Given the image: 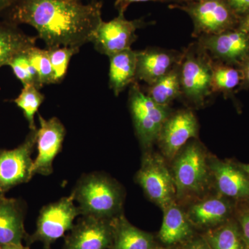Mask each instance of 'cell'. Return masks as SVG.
<instances>
[{
	"instance_id": "41",
	"label": "cell",
	"mask_w": 249,
	"mask_h": 249,
	"mask_svg": "<svg viewBox=\"0 0 249 249\" xmlns=\"http://www.w3.org/2000/svg\"><path fill=\"white\" fill-rule=\"evenodd\" d=\"M178 249H184V248H183L182 246H179V247H178Z\"/></svg>"
},
{
	"instance_id": "38",
	"label": "cell",
	"mask_w": 249,
	"mask_h": 249,
	"mask_svg": "<svg viewBox=\"0 0 249 249\" xmlns=\"http://www.w3.org/2000/svg\"><path fill=\"white\" fill-rule=\"evenodd\" d=\"M239 165H240L241 168H242L245 172H247V173L249 174V163H239Z\"/></svg>"
},
{
	"instance_id": "37",
	"label": "cell",
	"mask_w": 249,
	"mask_h": 249,
	"mask_svg": "<svg viewBox=\"0 0 249 249\" xmlns=\"http://www.w3.org/2000/svg\"><path fill=\"white\" fill-rule=\"evenodd\" d=\"M3 249H29V247H25L23 245H2Z\"/></svg>"
},
{
	"instance_id": "22",
	"label": "cell",
	"mask_w": 249,
	"mask_h": 249,
	"mask_svg": "<svg viewBox=\"0 0 249 249\" xmlns=\"http://www.w3.org/2000/svg\"><path fill=\"white\" fill-rule=\"evenodd\" d=\"M36 37L24 34L9 22H0V67L8 66L16 55L35 47Z\"/></svg>"
},
{
	"instance_id": "29",
	"label": "cell",
	"mask_w": 249,
	"mask_h": 249,
	"mask_svg": "<svg viewBox=\"0 0 249 249\" xmlns=\"http://www.w3.org/2000/svg\"><path fill=\"white\" fill-rule=\"evenodd\" d=\"M8 66L11 67L15 76L22 83L23 86L34 85L39 89L42 88L38 75L28 58L27 52L16 55Z\"/></svg>"
},
{
	"instance_id": "23",
	"label": "cell",
	"mask_w": 249,
	"mask_h": 249,
	"mask_svg": "<svg viewBox=\"0 0 249 249\" xmlns=\"http://www.w3.org/2000/svg\"><path fill=\"white\" fill-rule=\"evenodd\" d=\"M201 234L212 249H247L240 224L234 218Z\"/></svg>"
},
{
	"instance_id": "34",
	"label": "cell",
	"mask_w": 249,
	"mask_h": 249,
	"mask_svg": "<svg viewBox=\"0 0 249 249\" xmlns=\"http://www.w3.org/2000/svg\"><path fill=\"white\" fill-rule=\"evenodd\" d=\"M161 1V2H164V1H176L175 0H116L115 1V7L119 11V14H124V11L127 10L129 5L134 2H141V1Z\"/></svg>"
},
{
	"instance_id": "36",
	"label": "cell",
	"mask_w": 249,
	"mask_h": 249,
	"mask_svg": "<svg viewBox=\"0 0 249 249\" xmlns=\"http://www.w3.org/2000/svg\"><path fill=\"white\" fill-rule=\"evenodd\" d=\"M15 0H0V14L10 9Z\"/></svg>"
},
{
	"instance_id": "10",
	"label": "cell",
	"mask_w": 249,
	"mask_h": 249,
	"mask_svg": "<svg viewBox=\"0 0 249 249\" xmlns=\"http://www.w3.org/2000/svg\"><path fill=\"white\" fill-rule=\"evenodd\" d=\"M199 127L191 109L172 111L160 129L157 142L163 157L173 160L191 139H197Z\"/></svg>"
},
{
	"instance_id": "35",
	"label": "cell",
	"mask_w": 249,
	"mask_h": 249,
	"mask_svg": "<svg viewBox=\"0 0 249 249\" xmlns=\"http://www.w3.org/2000/svg\"><path fill=\"white\" fill-rule=\"evenodd\" d=\"M237 29L249 34V14L240 18Z\"/></svg>"
},
{
	"instance_id": "16",
	"label": "cell",
	"mask_w": 249,
	"mask_h": 249,
	"mask_svg": "<svg viewBox=\"0 0 249 249\" xmlns=\"http://www.w3.org/2000/svg\"><path fill=\"white\" fill-rule=\"evenodd\" d=\"M235 204V201L217 195L196 201L186 213L196 230L204 232L231 219Z\"/></svg>"
},
{
	"instance_id": "43",
	"label": "cell",
	"mask_w": 249,
	"mask_h": 249,
	"mask_svg": "<svg viewBox=\"0 0 249 249\" xmlns=\"http://www.w3.org/2000/svg\"><path fill=\"white\" fill-rule=\"evenodd\" d=\"M175 1H178V3H181V0H175Z\"/></svg>"
},
{
	"instance_id": "21",
	"label": "cell",
	"mask_w": 249,
	"mask_h": 249,
	"mask_svg": "<svg viewBox=\"0 0 249 249\" xmlns=\"http://www.w3.org/2000/svg\"><path fill=\"white\" fill-rule=\"evenodd\" d=\"M109 88L115 96L136 81L137 51L129 49L109 57Z\"/></svg>"
},
{
	"instance_id": "13",
	"label": "cell",
	"mask_w": 249,
	"mask_h": 249,
	"mask_svg": "<svg viewBox=\"0 0 249 249\" xmlns=\"http://www.w3.org/2000/svg\"><path fill=\"white\" fill-rule=\"evenodd\" d=\"M40 127L37 129V155L34 160L31 174L48 176L53 173V162L61 151L66 135V129L57 117L45 119L38 116Z\"/></svg>"
},
{
	"instance_id": "26",
	"label": "cell",
	"mask_w": 249,
	"mask_h": 249,
	"mask_svg": "<svg viewBox=\"0 0 249 249\" xmlns=\"http://www.w3.org/2000/svg\"><path fill=\"white\" fill-rule=\"evenodd\" d=\"M44 101L45 96L40 92V89L31 85L23 86L19 96L14 99V102L16 106L22 109L30 129H37L35 115Z\"/></svg>"
},
{
	"instance_id": "31",
	"label": "cell",
	"mask_w": 249,
	"mask_h": 249,
	"mask_svg": "<svg viewBox=\"0 0 249 249\" xmlns=\"http://www.w3.org/2000/svg\"><path fill=\"white\" fill-rule=\"evenodd\" d=\"M242 74V80L240 87L237 90V93L244 90L249 89V55L238 66Z\"/></svg>"
},
{
	"instance_id": "33",
	"label": "cell",
	"mask_w": 249,
	"mask_h": 249,
	"mask_svg": "<svg viewBox=\"0 0 249 249\" xmlns=\"http://www.w3.org/2000/svg\"><path fill=\"white\" fill-rule=\"evenodd\" d=\"M231 9L239 17L249 14V0H227Z\"/></svg>"
},
{
	"instance_id": "19",
	"label": "cell",
	"mask_w": 249,
	"mask_h": 249,
	"mask_svg": "<svg viewBox=\"0 0 249 249\" xmlns=\"http://www.w3.org/2000/svg\"><path fill=\"white\" fill-rule=\"evenodd\" d=\"M161 227L157 235L160 245L175 247L182 246L196 235V229L192 225L183 211L176 201L163 209Z\"/></svg>"
},
{
	"instance_id": "39",
	"label": "cell",
	"mask_w": 249,
	"mask_h": 249,
	"mask_svg": "<svg viewBox=\"0 0 249 249\" xmlns=\"http://www.w3.org/2000/svg\"><path fill=\"white\" fill-rule=\"evenodd\" d=\"M178 247H164V246L160 245L159 247H157V248L155 249H178Z\"/></svg>"
},
{
	"instance_id": "44",
	"label": "cell",
	"mask_w": 249,
	"mask_h": 249,
	"mask_svg": "<svg viewBox=\"0 0 249 249\" xmlns=\"http://www.w3.org/2000/svg\"><path fill=\"white\" fill-rule=\"evenodd\" d=\"M0 249H2V247H1V245H0Z\"/></svg>"
},
{
	"instance_id": "14",
	"label": "cell",
	"mask_w": 249,
	"mask_h": 249,
	"mask_svg": "<svg viewBox=\"0 0 249 249\" xmlns=\"http://www.w3.org/2000/svg\"><path fill=\"white\" fill-rule=\"evenodd\" d=\"M209 164L217 195L235 202H249V175L239 163L210 157Z\"/></svg>"
},
{
	"instance_id": "18",
	"label": "cell",
	"mask_w": 249,
	"mask_h": 249,
	"mask_svg": "<svg viewBox=\"0 0 249 249\" xmlns=\"http://www.w3.org/2000/svg\"><path fill=\"white\" fill-rule=\"evenodd\" d=\"M25 204L0 194V245H22L29 234L24 228Z\"/></svg>"
},
{
	"instance_id": "12",
	"label": "cell",
	"mask_w": 249,
	"mask_h": 249,
	"mask_svg": "<svg viewBox=\"0 0 249 249\" xmlns=\"http://www.w3.org/2000/svg\"><path fill=\"white\" fill-rule=\"evenodd\" d=\"M197 42L214 61L238 67L249 55V34L235 29L214 35L201 36Z\"/></svg>"
},
{
	"instance_id": "5",
	"label": "cell",
	"mask_w": 249,
	"mask_h": 249,
	"mask_svg": "<svg viewBox=\"0 0 249 249\" xmlns=\"http://www.w3.org/2000/svg\"><path fill=\"white\" fill-rule=\"evenodd\" d=\"M128 105L141 146L143 152L152 150L165 121L173 111L171 108L152 101L137 81L129 86Z\"/></svg>"
},
{
	"instance_id": "28",
	"label": "cell",
	"mask_w": 249,
	"mask_h": 249,
	"mask_svg": "<svg viewBox=\"0 0 249 249\" xmlns=\"http://www.w3.org/2000/svg\"><path fill=\"white\" fill-rule=\"evenodd\" d=\"M27 56L38 75L42 87L54 84L53 69L47 49L37 48L35 46L27 52Z\"/></svg>"
},
{
	"instance_id": "24",
	"label": "cell",
	"mask_w": 249,
	"mask_h": 249,
	"mask_svg": "<svg viewBox=\"0 0 249 249\" xmlns=\"http://www.w3.org/2000/svg\"><path fill=\"white\" fill-rule=\"evenodd\" d=\"M178 66L168 74L157 80L153 84L147 85L143 91L152 101L163 106H170V104L178 98H181Z\"/></svg>"
},
{
	"instance_id": "42",
	"label": "cell",
	"mask_w": 249,
	"mask_h": 249,
	"mask_svg": "<svg viewBox=\"0 0 249 249\" xmlns=\"http://www.w3.org/2000/svg\"><path fill=\"white\" fill-rule=\"evenodd\" d=\"M73 1H81L82 0H73ZM96 1V0H91V1Z\"/></svg>"
},
{
	"instance_id": "8",
	"label": "cell",
	"mask_w": 249,
	"mask_h": 249,
	"mask_svg": "<svg viewBox=\"0 0 249 249\" xmlns=\"http://www.w3.org/2000/svg\"><path fill=\"white\" fill-rule=\"evenodd\" d=\"M135 178L148 199L162 210L176 199L171 169L163 156L152 150L144 152L142 165Z\"/></svg>"
},
{
	"instance_id": "6",
	"label": "cell",
	"mask_w": 249,
	"mask_h": 249,
	"mask_svg": "<svg viewBox=\"0 0 249 249\" xmlns=\"http://www.w3.org/2000/svg\"><path fill=\"white\" fill-rule=\"evenodd\" d=\"M169 7L189 15L194 25L193 37L196 38L237 29L240 22V18L227 0H199L172 4Z\"/></svg>"
},
{
	"instance_id": "9",
	"label": "cell",
	"mask_w": 249,
	"mask_h": 249,
	"mask_svg": "<svg viewBox=\"0 0 249 249\" xmlns=\"http://www.w3.org/2000/svg\"><path fill=\"white\" fill-rule=\"evenodd\" d=\"M37 129H30L25 140L12 150H0V194L15 186L29 182L34 160L31 158L37 143Z\"/></svg>"
},
{
	"instance_id": "27",
	"label": "cell",
	"mask_w": 249,
	"mask_h": 249,
	"mask_svg": "<svg viewBox=\"0 0 249 249\" xmlns=\"http://www.w3.org/2000/svg\"><path fill=\"white\" fill-rule=\"evenodd\" d=\"M47 49L53 69L54 84L61 83L66 75L69 64L72 56L78 53L80 49L70 47H58Z\"/></svg>"
},
{
	"instance_id": "15",
	"label": "cell",
	"mask_w": 249,
	"mask_h": 249,
	"mask_svg": "<svg viewBox=\"0 0 249 249\" xmlns=\"http://www.w3.org/2000/svg\"><path fill=\"white\" fill-rule=\"evenodd\" d=\"M111 219L83 216L69 231L63 249H109L112 239Z\"/></svg>"
},
{
	"instance_id": "4",
	"label": "cell",
	"mask_w": 249,
	"mask_h": 249,
	"mask_svg": "<svg viewBox=\"0 0 249 249\" xmlns=\"http://www.w3.org/2000/svg\"><path fill=\"white\" fill-rule=\"evenodd\" d=\"M213 62L206 49L196 41L182 51L178 66L181 98L192 107H204L214 95Z\"/></svg>"
},
{
	"instance_id": "30",
	"label": "cell",
	"mask_w": 249,
	"mask_h": 249,
	"mask_svg": "<svg viewBox=\"0 0 249 249\" xmlns=\"http://www.w3.org/2000/svg\"><path fill=\"white\" fill-rule=\"evenodd\" d=\"M236 219L240 224L247 249H249V210L241 211Z\"/></svg>"
},
{
	"instance_id": "17",
	"label": "cell",
	"mask_w": 249,
	"mask_h": 249,
	"mask_svg": "<svg viewBox=\"0 0 249 249\" xmlns=\"http://www.w3.org/2000/svg\"><path fill=\"white\" fill-rule=\"evenodd\" d=\"M181 57L182 52L158 47L137 51L136 81L153 84L178 67Z\"/></svg>"
},
{
	"instance_id": "40",
	"label": "cell",
	"mask_w": 249,
	"mask_h": 249,
	"mask_svg": "<svg viewBox=\"0 0 249 249\" xmlns=\"http://www.w3.org/2000/svg\"><path fill=\"white\" fill-rule=\"evenodd\" d=\"M199 1V0H181V3L188 2V1Z\"/></svg>"
},
{
	"instance_id": "7",
	"label": "cell",
	"mask_w": 249,
	"mask_h": 249,
	"mask_svg": "<svg viewBox=\"0 0 249 249\" xmlns=\"http://www.w3.org/2000/svg\"><path fill=\"white\" fill-rule=\"evenodd\" d=\"M79 215L80 211L75 204L72 193L43 206L37 218L35 232L26 240L27 245L38 242L45 249H52V244L71 230L75 219Z\"/></svg>"
},
{
	"instance_id": "32",
	"label": "cell",
	"mask_w": 249,
	"mask_h": 249,
	"mask_svg": "<svg viewBox=\"0 0 249 249\" xmlns=\"http://www.w3.org/2000/svg\"><path fill=\"white\" fill-rule=\"evenodd\" d=\"M182 247L184 249H212L204 236L199 233H196Z\"/></svg>"
},
{
	"instance_id": "1",
	"label": "cell",
	"mask_w": 249,
	"mask_h": 249,
	"mask_svg": "<svg viewBox=\"0 0 249 249\" xmlns=\"http://www.w3.org/2000/svg\"><path fill=\"white\" fill-rule=\"evenodd\" d=\"M102 6L96 0L86 4L73 0H15L6 11L8 22L34 27L47 48L80 49L92 41L103 21Z\"/></svg>"
},
{
	"instance_id": "20",
	"label": "cell",
	"mask_w": 249,
	"mask_h": 249,
	"mask_svg": "<svg viewBox=\"0 0 249 249\" xmlns=\"http://www.w3.org/2000/svg\"><path fill=\"white\" fill-rule=\"evenodd\" d=\"M112 239L108 249H155L160 246L155 236L134 227L124 214L111 219Z\"/></svg>"
},
{
	"instance_id": "2",
	"label": "cell",
	"mask_w": 249,
	"mask_h": 249,
	"mask_svg": "<svg viewBox=\"0 0 249 249\" xmlns=\"http://www.w3.org/2000/svg\"><path fill=\"white\" fill-rule=\"evenodd\" d=\"M82 216L111 219L122 214L124 201L123 188L105 174L83 175L72 191Z\"/></svg>"
},
{
	"instance_id": "11",
	"label": "cell",
	"mask_w": 249,
	"mask_h": 249,
	"mask_svg": "<svg viewBox=\"0 0 249 249\" xmlns=\"http://www.w3.org/2000/svg\"><path fill=\"white\" fill-rule=\"evenodd\" d=\"M145 24L142 19L128 20L124 18V14H119L117 17L109 22H101L91 42L98 52L111 56L131 49L137 39L136 31Z\"/></svg>"
},
{
	"instance_id": "3",
	"label": "cell",
	"mask_w": 249,
	"mask_h": 249,
	"mask_svg": "<svg viewBox=\"0 0 249 249\" xmlns=\"http://www.w3.org/2000/svg\"><path fill=\"white\" fill-rule=\"evenodd\" d=\"M209 159L204 145L196 139L178 152L171 168L176 199L199 197L206 191L212 181Z\"/></svg>"
},
{
	"instance_id": "25",
	"label": "cell",
	"mask_w": 249,
	"mask_h": 249,
	"mask_svg": "<svg viewBox=\"0 0 249 249\" xmlns=\"http://www.w3.org/2000/svg\"><path fill=\"white\" fill-rule=\"evenodd\" d=\"M241 80L242 74L238 67L213 60L212 87L214 93H222L226 99L231 98L235 101V94Z\"/></svg>"
}]
</instances>
